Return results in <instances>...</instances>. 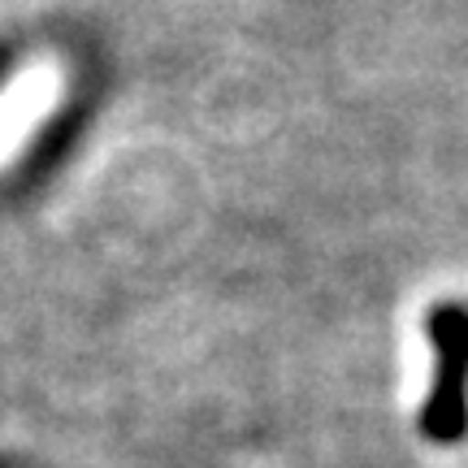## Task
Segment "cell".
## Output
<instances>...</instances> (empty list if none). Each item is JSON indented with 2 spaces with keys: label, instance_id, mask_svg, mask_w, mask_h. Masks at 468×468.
I'll list each match as a JSON object with an SVG mask.
<instances>
[{
  "label": "cell",
  "instance_id": "obj_1",
  "mask_svg": "<svg viewBox=\"0 0 468 468\" xmlns=\"http://www.w3.org/2000/svg\"><path fill=\"white\" fill-rule=\"evenodd\" d=\"M425 330L434 343V390L420 408V434L452 447L468 434V303H434Z\"/></svg>",
  "mask_w": 468,
  "mask_h": 468
},
{
  "label": "cell",
  "instance_id": "obj_2",
  "mask_svg": "<svg viewBox=\"0 0 468 468\" xmlns=\"http://www.w3.org/2000/svg\"><path fill=\"white\" fill-rule=\"evenodd\" d=\"M14 66H17V52L14 48H0V87L14 79Z\"/></svg>",
  "mask_w": 468,
  "mask_h": 468
}]
</instances>
